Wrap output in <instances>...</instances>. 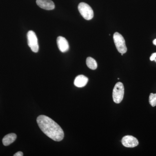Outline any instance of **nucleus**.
<instances>
[{"instance_id":"f257e3e1","label":"nucleus","mask_w":156,"mask_h":156,"mask_svg":"<svg viewBox=\"0 0 156 156\" xmlns=\"http://www.w3.org/2000/svg\"><path fill=\"white\" fill-rule=\"evenodd\" d=\"M37 121L41 130L51 139L60 141L64 138V132L60 126L49 117L41 115Z\"/></svg>"},{"instance_id":"f03ea898","label":"nucleus","mask_w":156,"mask_h":156,"mask_svg":"<svg viewBox=\"0 0 156 156\" xmlns=\"http://www.w3.org/2000/svg\"><path fill=\"white\" fill-rule=\"evenodd\" d=\"M78 10L81 15L87 20H90L94 17L93 10L87 3H80L78 5Z\"/></svg>"},{"instance_id":"7ed1b4c3","label":"nucleus","mask_w":156,"mask_h":156,"mask_svg":"<svg viewBox=\"0 0 156 156\" xmlns=\"http://www.w3.org/2000/svg\"><path fill=\"white\" fill-rule=\"evenodd\" d=\"M124 95V87L122 83L119 82L115 85L113 91V99L116 103H120Z\"/></svg>"},{"instance_id":"20e7f679","label":"nucleus","mask_w":156,"mask_h":156,"mask_svg":"<svg viewBox=\"0 0 156 156\" xmlns=\"http://www.w3.org/2000/svg\"><path fill=\"white\" fill-rule=\"evenodd\" d=\"M114 41L118 51L121 54L126 53L127 48L126 41L122 36L118 32L115 33L113 36Z\"/></svg>"},{"instance_id":"39448f33","label":"nucleus","mask_w":156,"mask_h":156,"mask_svg":"<svg viewBox=\"0 0 156 156\" xmlns=\"http://www.w3.org/2000/svg\"><path fill=\"white\" fill-rule=\"evenodd\" d=\"M27 42L29 47L34 53L39 51V44L36 34L33 31H29L27 34Z\"/></svg>"},{"instance_id":"423d86ee","label":"nucleus","mask_w":156,"mask_h":156,"mask_svg":"<svg viewBox=\"0 0 156 156\" xmlns=\"http://www.w3.org/2000/svg\"><path fill=\"white\" fill-rule=\"evenodd\" d=\"M122 142L123 145L127 147H134L139 144L137 139L134 136L130 135L124 136Z\"/></svg>"},{"instance_id":"0eeeda50","label":"nucleus","mask_w":156,"mask_h":156,"mask_svg":"<svg viewBox=\"0 0 156 156\" xmlns=\"http://www.w3.org/2000/svg\"><path fill=\"white\" fill-rule=\"evenodd\" d=\"M57 44L59 50L62 53H65L69 50V44L66 39L62 36L57 38Z\"/></svg>"},{"instance_id":"6e6552de","label":"nucleus","mask_w":156,"mask_h":156,"mask_svg":"<svg viewBox=\"0 0 156 156\" xmlns=\"http://www.w3.org/2000/svg\"><path fill=\"white\" fill-rule=\"evenodd\" d=\"M37 5L42 9L52 10L55 9V5L51 0H37Z\"/></svg>"},{"instance_id":"1a4fd4ad","label":"nucleus","mask_w":156,"mask_h":156,"mask_svg":"<svg viewBox=\"0 0 156 156\" xmlns=\"http://www.w3.org/2000/svg\"><path fill=\"white\" fill-rule=\"evenodd\" d=\"M88 79L85 76L81 75L77 76L75 80L74 84L76 87L82 88L86 86L88 82Z\"/></svg>"},{"instance_id":"9d476101","label":"nucleus","mask_w":156,"mask_h":156,"mask_svg":"<svg viewBox=\"0 0 156 156\" xmlns=\"http://www.w3.org/2000/svg\"><path fill=\"white\" fill-rule=\"evenodd\" d=\"M17 135L14 133H10L4 136L2 139L3 144L5 146H9L15 141Z\"/></svg>"},{"instance_id":"9b49d317","label":"nucleus","mask_w":156,"mask_h":156,"mask_svg":"<svg viewBox=\"0 0 156 156\" xmlns=\"http://www.w3.org/2000/svg\"><path fill=\"white\" fill-rule=\"evenodd\" d=\"M86 62H87V66L90 69L95 70L97 69L98 66L97 62L95 61V59L92 57H88Z\"/></svg>"},{"instance_id":"f8f14e48","label":"nucleus","mask_w":156,"mask_h":156,"mask_svg":"<svg viewBox=\"0 0 156 156\" xmlns=\"http://www.w3.org/2000/svg\"><path fill=\"white\" fill-rule=\"evenodd\" d=\"M149 103L152 107H155L156 105V93H151L149 96Z\"/></svg>"},{"instance_id":"ddd939ff","label":"nucleus","mask_w":156,"mask_h":156,"mask_svg":"<svg viewBox=\"0 0 156 156\" xmlns=\"http://www.w3.org/2000/svg\"><path fill=\"white\" fill-rule=\"evenodd\" d=\"M150 59L151 61H154L156 62V53H153V54H152Z\"/></svg>"},{"instance_id":"4468645a","label":"nucleus","mask_w":156,"mask_h":156,"mask_svg":"<svg viewBox=\"0 0 156 156\" xmlns=\"http://www.w3.org/2000/svg\"><path fill=\"white\" fill-rule=\"evenodd\" d=\"M23 154L21 151H18L16 154H14V156H23Z\"/></svg>"},{"instance_id":"2eb2a0df","label":"nucleus","mask_w":156,"mask_h":156,"mask_svg":"<svg viewBox=\"0 0 156 156\" xmlns=\"http://www.w3.org/2000/svg\"><path fill=\"white\" fill-rule=\"evenodd\" d=\"M153 43L154 45L156 46V39L154 40L153 41Z\"/></svg>"}]
</instances>
